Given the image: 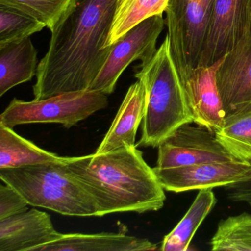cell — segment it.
Segmentation results:
<instances>
[{"label": "cell", "mask_w": 251, "mask_h": 251, "mask_svg": "<svg viewBox=\"0 0 251 251\" xmlns=\"http://www.w3.org/2000/svg\"><path fill=\"white\" fill-rule=\"evenodd\" d=\"M118 0H73L51 30L49 50L41 60L34 100L89 90L109 55L105 48Z\"/></svg>", "instance_id": "cell-1"}, {"label": "cell", "mask_w": 251, "mask_h": 251, "mask_svg": "<svg viewBox=\"0 0 251 251\" xmlns=\"http://www.w3.org/2000/svg\"><path fill=\"white\" fill-rule=\"evenodd\" d=\"M67 167L95 200L98 217L142 214L164 206V189L136 145L77 156Z\"/></svg>", "instance_id": "cell-2"}, {"label": "cell", "mask_w": 251, "mask_h": 251, "mask_svg": "<svg viewBox=\"0 0 251 251\" xmlns=\"http://www.w3.org/2000/svg\"><path fill=\"white\" fill-rule=\"evenodd\" d=\"M136 72L135 77L142 79L148 90L142 136L136 145L158 148L179 127L194 123L167 36L152 59Z\"/></svg>", "instance_id": "cell-3"}, {"label": "cell", "mask_w": 251, "mask_h": 251, "mask_svg": "<svg viewBox=\"0 0 251 251\" xmlns=\"http://www.w3.org/2000/svg\"><path fill=\"white\" fill-rule=\"evenodd\" d=\"M0 179L32 206L71 217H98L95 200L67 165L43 164L0 169Z\"/></svg>", "instance_id": "cell-4"}, {"label": "cell", "mask_w": 251, "mask_h": 251, "mask_svg": "<svg viewBox=\"0 0 251 251\" xmlns=\"http://www.w3.org/2000/svg\"><path fill=\"white\" fill-rule=\"evenodd\" d=\"M108 105V95L92 90L67 92L30 102L14 98L0 115V125L14 128L20 125L57 123L70 128Z\"/></svg>", "instance_id": "cell-5"}, {"label": "cell", "mask_w": 251, "mask_h": 251, "mask_svg": "<svg viewBox=\"0 0 251 251\" xmlns=\"http://www.w3.org/2000/svg\"><path fill=\"white\" fill-rule=\"evenodd\" d=\"M214 0H169L166 24L170 52L180 82L198 67Z\"/></svg>", "instance_id": "cell-6"}, {"label": "cell", "mask_w": 251, "mask_h": 251, "mask_svg": "<svg viewBox=\"0 0 251 251\" xmlns=\"http://www.w3.org/2000/svg\"><path fill=\"white\" fill-rule=\"evenodd\" d=\"M164 26L163 14H158L125 33L111 45L109 55L89 90L111 95L120 76L133 61L140 60V67L148 64L156 52L157 40Z\"/></svg>", "instance_id": "cell-7"}, {"label": "cell", "mask_w": 251, "mask_h": 251, "mask_svg": "<svg viewBox=\"0 0 251 251\" xmlns=\"http://www.w3.org/2000/svg\"><path fill=\"white\" fill-rule=\"evenodd\" d=\"M203 126L184 125L158 146L156 168L170 169L236 161Z\"/></svg>", "instance_id": "cell-8"}, {"label": "cell", "mask_w": 251, "mask_h": 251, "mask_svg": "<svg viewBox=\"0 0 251 251\" xmlns=\"http://www.w3.org/2000/svg\"><path fill=\"white\" fill-rule=\"evenodd\" d=\"M251 0H214L198 66H211L226 56L250 30Z\"/></svg>", "instance_id": "cell-9"}, {"label": "cell", "mask_w": 251, "mask_h": 251, "mask_svg": "<svg viewBox=\"0 0 251 251\" xmlns=\"http://www.w3.org/2000/svg\"><path fill=\"white\" fill-rule=\"evenodd\" d=\"M153 169L164 190L176 193L226 187L251 180V163L239 160L176 168Z\"/></svg>", "instance_id": "cell-10"}, {"label": "cell", "mask_w": 251, "mask_h": 251, "mask_svg": "<svg viewBox=\"0 0 251 251\" xmlns=\"http://www.w3.org/2000/svg\"><path fill=\"white\" fill-rule=\"evenodd\" d=\"M223 58L211 66H198L181 81L194 123L213 132L220 128L226 115L216 77Z\"/></svg>", "instance_id": "cell-11"}, {"label": "cell", "mask_w": 251, "mask_h": 251, "mask_svg": "<svg viewBox=\"0 0 251 251\" xmlns=\"http://www.w3.org/2000/svg\"><path fill=\"white\" fill-rule=\"evenodd\" d=\"M216 77L226 114L251 102V33L250 30L234 48L223 58Z\"/></svg>", "instance_id": "cell-12"}, {"label": "cell", "mask_w": 251, "mask_h": 251, "mask_svg": "<svg viewBox=\"0 0 251 251\" xmlns=\"http://www.w3.org/2000/svg\"><path fill=\"white\" fill-rule=\"evenodd\" d=\"M62 234L48 213L32 208L0 220V251H36Z\"/></svg>", "instance_id": "cell-13"}, {"label": "cell", "mask_w": 251, "mask_h": 251, "mask_svg": "<svg viewBox=\"0 0 251 251\" xmlns=\"http://www.w3.org/2000/svg\"><path fill=\"white\" fill-rule=\"evenodd\" d=\"M129 87L109 130L95 153H104L126 146H135L138 128L148 102V90L142 79Z\"/></svg>", "instance_id": "cell-14"}, {"label": "cell", "mask_w": 251, "mask_h": 251, "mask_svg": "<svg viewBox=\"0 0 251 251\" xmlns=\"http://www.w3.org/2000/svg\"><path fill=\"white\" fill-rule=\"evenodd\" d=\"M157 245L147 239L123 233H63L61 238L39 247L36 251H155Z\"/></svg>", "instance_id": "cell-15"}, {"label": "cell", "mask_w": 251, "mask_h": 251, "mask_svg": "<svg viewBox=\"0 0 251 251\" xmlns=\"http://www.w3.org/2000/svg\"><path fill=\"white\" fill-rule=\"evenodd\" d=\"M37 50L30 37L0 45V97L36 75Z\"/></svg>", "instance_id": "cell-16"}, {"label": "cell", "mask_w": 251, "mask_h": 251, "mask_svg": "<svg viewBox=\"0 0 251 251\" xmlns=\"http://www.w3.org/2000/svg\"><path fill=\"white\" fill-rule=\"evenodd\" d=\"M77 157L59 156L22 137L13 128L0 125V169L43 164L67 165Z\"/></svg>", "instance_id": "cell-17"}, {"label": "cell", "mask_w": 251, "mask_h": 251, "mask_svg": "<svg viewBox=\"0 0 251 251\" xmlns=\"http://www.w3.org/2000/svg\"><path fill=\"white\" fill-rule=\"evenodd\" d=\"M214 133L230 155L251 163V102L226 114Z\"/></svg>", "instance_id": "cell-18"}, {"label": "cell", "mask_w": 251, "mask_h": 251, "mask_svg": "<svg viewBox=\"0 0 251 251\" xmlns=\"http://www.w3.org/2000/svg\"><path fill=\"white\" fill-rule=\"evenodd\" d=\"M216 202L211 189H201L183 219L163 239L160 251H187L192 238Z\"/></svg>", "instance_id": "cell-19"}, {"label": "cell", "mask_w": 251, "mask_h": 251, "mask_svg": "<svg viewBox=\"0 0 251 251\" xmlns=\"http://www.w3.org/2000/svg\"><path fill=\"white\" fill-rule=\"evenodd\" d=\"M210 245L214 251H251V214L242 213L221 220Z\"/></svg>", "instance_id": "cell-20"}, {"label": "cell", "mask_w": 251, "mask_h": 251, "mask_svg": "<svg viewBox=\"0 0 251 251\" xmlns=\"http://www.w3.org/2000/svg\"><path fill=\"white\" fill-rule=\"evenodd\" d=\"M169 0H131L121 11L115 13L105 48L115 43L129 30L152 16L163 14Z\"/></svg>", "instance_id": "cell-21"}, {"label": "cell", "mask_w": 251, "mask_h": 251, "mask_svg": "<svg viewBox=\"0 0 251 251\" xmlns=\"http://www.w3.org/2000/svg\"><path fill=\"white\" fill-rule=\"evenodd\" d=\"M45 25L16 8L0 5V45L18 42L42 31Z\"/></svg>", "instance_id": "cell-22"}, {"label": "cell", "mask_w": 251, "mask_h": 251, "mask_svg": "<svg viewBox=\"0 0 251 251\" xmlns=\"http://www.w3.org/2000/svg\"><path fill=\"white\" fill-rule=\"evenodd\" d=\"M73 0H0V5L23 11L53 30Z\"/></svg>", "instance_id": "cell-23"}, {"label": "cell", "mask_w": 251, "mask_h": 251, "mask_svg": "<svg viewBox=\"0 0 251 251\" xmlns=\"http://www.w3.org/2000/svg\"><path fill=\"white\" fill-rule=\"evenodd\" d=\"M29 204L16 189L8 185L0 186V220L28 210Z\"/></svg>", "instance_id": "cell-24"}, {"label": "cell", "mask_w": 251, "mask_h": 251, "mask_svg": "<svg viewBox=\"0 0 251 251\" xmlns=\"http://www.w3.org/2000/svg\"><path fill=\"white\" fill-rule=\"evenodd\" d=\"M227 197L233 202H242L251 207V180L226 186Z\"/></svg>", "instance_id": "cell-25"}, {"label": "cell", "mask_w": 251, "mask_h": 251, "mask_svg": "<svg viewBox=\"0 0 251 251\" xmlns=\"http://www.w3.org/2000/svg\"><path fill=\"white\" fill-rule=\"evenodd\" d=\"M130 1L131 0H118L115 13L120 12V11H122Z\"/></svg>", "instance_id": "cell-26"}, {"label": "cell", "mask_w": 251, "mask_h": 251, "mask_svg": "<svg viewBox=\"0 0 251 251\" xmlns=\"http://www.w3.org/2000/svg\"><path fill=\"white\" fill-rule=\"evenodd\" d=\"M250 31H251V27H250Z\"/></svg>", "instance_id": "cell-27"}, {"label": "cell", "mask_w": 251, "mask_h": 251, "mask_svg": "<svg viewBox=\"0 0 251 251\" xmlns=\"http://www.w3.org/2000/svg\"></svg>", "instance_id": "cell-28"}]
</instances>
